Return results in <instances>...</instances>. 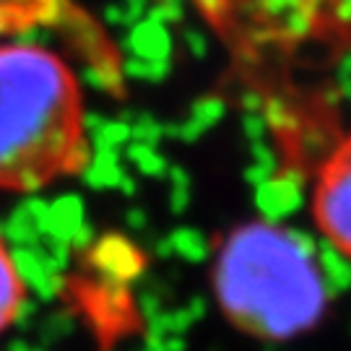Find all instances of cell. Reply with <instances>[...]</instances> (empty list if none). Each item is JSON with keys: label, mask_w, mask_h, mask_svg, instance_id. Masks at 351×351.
<instances>
[{"label": "cell", "mask_w": 351, "mask_h": 351, "mask_svg": "<svg viewBox=\"0 0 351 351\" xmlns=\"http://www.w3.org/2000/svg\"><path fill=\"white\" fill-rule=\"evenodd\" d=\"M88 112L73 63L32 37L0 39V193H37L81 175Z\"/></svg>", "instance_id": "6da1fadb"}, {"label": "cell", "mask_w": 351, "mask_h": 351, "mask_svg": "<svg viewBox=\"0 0 351 351\" xmlns=\"http://www.w3.org/2000/svg\"><path fill=\"white\" fill-rule=\"evenodd\" d=\"M310 219L328 247L351 261V130L317 164Z\"/></svg>", "instance_id": "3957f363"}, {"label": "cell", "mask_w": 351, "mask_h": 351, "mask_svg": "<svg viewBox=\"0 0 351 351\" xmlns=\"http://www.w3.org/2000/svg\"><path fill=\"white\" fill-rule=\"evenodd\" d=\"M65 0H0V39L32 37L63 24Z\"/></svg>", "instance_id": "277c9868"}, {"label": "cell", "mask_w": 351, "mask_h": 351, "mask_svg": "<svg viewBox=\"0 0 351 351\" xmlns=\"http://www.w3.org/2000/svg\"><path fill=\"white\" fill-rule=\"evenodd\" d=\"M26 304V284L5 239L0 237V333L19 320Z\"/></svg>", "instance_id": "5b68a950"}, {"label": "cell", "mask_w": 351, "mask_h": 351, "mask_svg": "<svg viewBox=\"0 0 351 351\" xmlns=\"http://www.w3.org/2000/svg\"><path fill=\"white\" fill-rule=\"evenodd\" d=\"M213 297L237 330L284 341L320 323L328 287L313 250L291 229L252 221L237 226L216 252Z\"/></svg>", "instance_id": "7a4b0ae2"}]
</instances>
